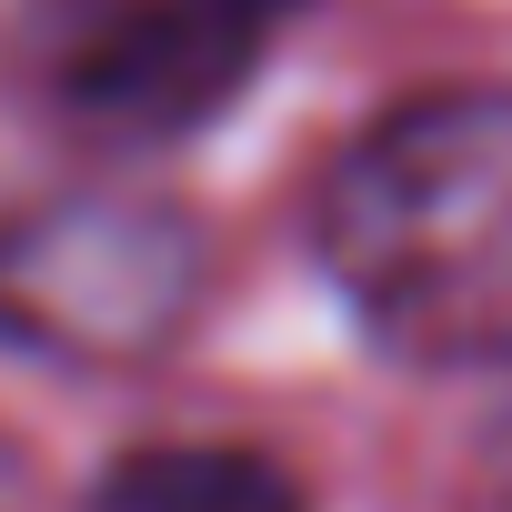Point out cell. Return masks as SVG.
I'll return each mask as SVG.
<instances>
[{"mask_svg":"<svg viewBox=\"0 0 512 512\" xmlns=\"http://www.w3.org/2000/svg\"><path fill=\"white\" fill-rule=\"evenodd\" d=\"M312 262L422 372L512 362V81H432L372 111L312 181Z\"/></svg>","mask_w":512,"mask_h":512,"instance_id":"6da1fadb","label":"cell"},{"mask_svg":"<svg viewBox=\"0 0 512 512\" xmlns=\"http://www.w3.org/2000/svg\"><path fill=\"white\" fill-rule=\"evenodd\" d=\"M211 302V241L161 191H51L0 221V352L51 372H151Z\"/></svg>","mask_w":512,"mask_h":512,"instance_id":"7a4b0ae2","label":"cell"},{"mask_svg":"<svg viewBox=\"0 0 512 512\" xmlns=\"http://www.w3.org/2000/svg\"><path fill=\"white\" fill-rule=\"evenodd\" d=\"M302 0H121L71 51V111L131 141L201 131L251 91Z\"/></svg>","mask_w":512,"mask_h":512,"instance_id":"3957f363","label":"cell"},{"mask_svg":"<svg viewBox=\"0 0 512 512\" xmlns=\"http://www.w3.org/2000/svg\"><path fill=\"white\" fill-rule=\"evenodd\" d=\"M81 512H312V502L251 442H151L121 452Z\"/></svg>","mask_w":512,"mask_h":512,"instance_id":"277c9868","label":"cell"}]
</instances>
